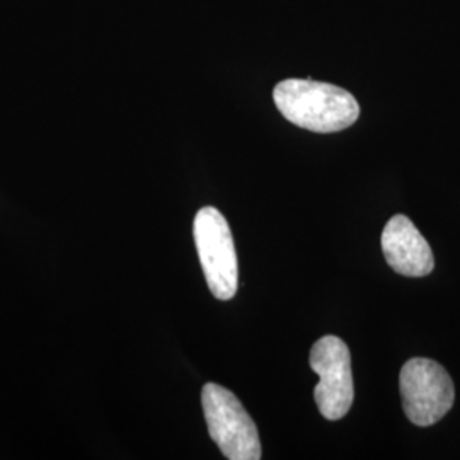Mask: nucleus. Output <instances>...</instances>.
<instances>
[{"label":"nucleus","mask_w":460,"mask_h":460,"mask_svg":"<svg viewBox=\"0 0 460 460\" xmlns=\"http://www.w3.org/2000/svg\"><path fill=\"white\" fill-rule=\"evenodd\" d=\"M201 406L208 433L227 459H261L258 428L234 393L210 382L201 391Z\"/></svg>","instance_id":"f03ea898"},{"label":"nucleus","mask_w":460,"mask_h":460,"mask_svg":"<svg viewBox=\"0 0 460 460\" xmlns=\"http://www.w3.org/2000/svg\"><path fill=\"white\" fill-rule=\"evenodd\" d=\"M273 101L290 123L315 133L341 132L360 118V104L351 93L311 79L281 81Z\"/></svg>","instance_id":"f257e3e1"},{"label":"nucleus","mask_w":460,"mask_h":460,"mask_svg":"<svg viewBox=\"0 0 460 460\" xmlns=\"http://www.w3.org/2000/svg\"><path fill=\"white\" fill-rule=\"evenodd\" d=\"M380 244L387 264L402 277H427L435 268L431 247L406 215H394L387 222Z\"/></svg>","instance_id":"423d86ee"},{"label":"nucleus","mask_w":460,"mask_h":460,"mask_svg":"<svg viewBox=\"0 0 460 460\" xmlns=\"http://www.w3.org/2000/svg\"><path fill=\"white\" fill-rule=\"evenodd\" d=\"M402 408L416 427H431L452 410L456 401L454 382L440 363L411 358L399 376Z\"/></svg>","instance_id":"20e7f679"},{"label":"nucleus","mask_w":460,"mask_h":460,"mask_svg":"<svg viewBox=\"0 0 460 460\" xmlns=\"http://www.w3.org/2000/svg\"><path fill=\"white\" fill-rule=\"evenodd\" d=\"M193 235L210 292L218 300L234 298L239 268L229 222L214 207H203L195 217Z\"/></svg>","instance_id":"7ed1b4c3"},{"label":"nucleus","mask_w":460,"mask_h":460,"mask_svg":"<svg viewBox=\"0 0 460 460\" xmlns=\"http://www.w3.org/2000/svg\"><path fill=\"white\" fill-rule=\"evenodd\" d=\"M309 362L319 376L314 389L319 411L329 421L345 418L355 397L351 355L345 341L338 336H323L314 343Z\"/></svg>","instance_id":"39448f33"}]
</instances>
